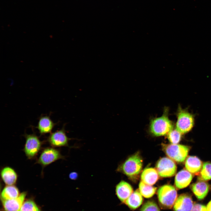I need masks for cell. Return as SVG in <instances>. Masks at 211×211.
<instances>
[{"instance_id":"6da1fadb","label":"cell","mask_w":211,"mask_h":211,"mask_svg":"<svg viewBox=\"0 0 211 211\" xmlns=\"http://www.w3.org/2000/svg\"><path fill=\"white\" fill-rule=\"evenodd\" d=\"M169 111L168 108H165L161 116L150 120L149 129L153 135L157 137L167 135L173 128V122L169 117Z\"/></svg>"},{"instance_id":"7a4b0ae2","label":"cell","mask_w":211,"mask_h":211,"mask_svg":"<svg viewBox=\"0 0 211 211\" xmlns=\"http://www.w3.org/2000/svg\"><path fill=\"white\" fill-rule=\"evenodd\" d=\"M159 204L164 209L171 208L177 198V192L173 186L166 185L160 187L157 190Z\"/></svg>"},{"instance_id":"3957f363","label":"cell","mask_w":211,"mask_h":211,"mask_svg":"<svg viewBox=\"0 0 211 211\" xmlns=\"http://www.w3.org/2000/svg\"><path fill=\"white\" fill-rule=\"evenodd\" d=\"M177 113L176 128L182 134L188 132L192 129L195 124L193 115L180 106H178Z\"/></svg>"},{"instance_id":"277c9868","label":"cell","mask_w":211,"mask_h":211,"mask_svg":"<svg viewBox=\"0 0 211 211\" xmlns=\"http://www.w3.org/2000/svg\"><path fill=\"white\" fill-rule=\"evenodd\" d=\"M142 166V161L138 154L128 158L118 169L121 171L129 177H134L137 175L141 171Z\"/></svg>"},{"instance_id":"5b68a950","label":"cell","mask_w":211,"mask_h":211,"mask_svg":"<svg viewBox=\"0 0 211 211\" xmlns=\"http://www.w3.org/2000/svg\"><path fill=\"white\" fill-rule=\"evenodd\" d=\"M25 142L23 149L26 156L29 159H35L42 149L43 143L34 133L25 134Z\"/></svg>"},{"instance_id":"8992f818","label":"cell","mask_w":211,"mask_h":211,"mask_svg":"<svg viewBox=\"0 0 211 211\" xmlns=\"http://www.w3.org/2000/svg\"><path fill=\"white\" fill-rule=\"evenodd\" d=\"M163 147L164 152L168 157L178 163L185 161L190 150L188 146L177 144H164Z\"/></svg>"},{"instance_id":"52a82bcc","label":"cell","mask_w":211,"mask_h":211,"mask_svg":"<svg viewBox=\"0 0 211 211\" xmlns=\"http://www.w3.org/2000/svg\"><path fill=\"white\" fill-rule=\"evenodd\" d=\"M60 151L54 147H47L44 148L35 164L40 165L44 168L59 159H64Z\"/></svg>"},{"instance_id":"ba28073f","label":"cell","mask_w":211,"mask_h":211,"mask_svg":"<svg viewBox=\"0 0 211 211\" xmlns=\"http://www.w3.org/2000/svg\"><path fill=\"white\" fill-rule=\"evenodd\" d=\"M156 167L159 175L162 177H172L175 175L177 170L175 163L172 159L167 157L160 159Z\"/></svg>"},{"instance_id":"9c48e42d","label":"cell","mask_w":211,"mask_h":211,"mask_svg":"<svg viewBox=\"0 0 211 211\" xmlns=\"http://www.w3.org/2000/svg\"><path fill=\"white\" fill-rule=\"evenodd\" d=\"M70 139L67 135L64 125L61 129L51 133L47 141L51 147H69L68 142Z\"/></svg>"},{"instance_id":"30bf717a","label":"cell","mask_w":211,"mask_h":211,"mask_svg":"<svg viewBox=\"0 0 211 211\" xmlns=\"http://www.w3.org/2000/svg\"><path fill=\"white\" fill-rule=\"evenodd\" d=\"M193 205L192 198L186 194L180 195L173 205L174 211H191Z\"/></svg>"},{"instance_id":"8fae6325","label":"cell","mask_w":211,"mask_h":211,"mask_svg":"<svg viewBox=\"0 0 211 211\" xmlns=\"http://www.w3.org/2000/svg\"><path fill=\"white\" fill-rule=\"evenodd\" d=\"M27 192H23L17 198L9 200H1L5 211H19L25 201Z\"/></svg>"},{"instance_id":"7c38bea8","label":"cell","mask_w":211,"mask_h":211,"mask_svg":"<svg viewBox=\"0 0 211 211\" xmlns=\"http://www.w3.org/2000/svg\"><path fill=\"white\" fill-rule=\"evenodd\" d=\"M116 194L120 200L124 203L133 192L132 187L128 183L122 181L116 186Z\"/></svg>"},{"instance_id":"4fadbf2b","label":"cell","mask_w":211,"mask_h":211,"mask_svg":"<svg viewBox=\"0 0 211 211\" xmlns=\"http://www.w3.org/2000/svg\"><path fill=\"white\" fill-rule=\"evenodd\" d=\"M193 178L191 173L185 169L179 171L176 175L175 184L178 189H181L187 187L191 182Z\"/></svg>"},{"instance_id":"5bb4252c","label":"cell","mask_w":211,"mask_h":211,"mask_svg":"<svg viewBox=\"0 0 211 211\" xmlns=\"http://www.w3.org/2000/svg\"><path fill=\"white\" fill-rule=\"evenodd\" d=\"M47 115L42 116L40 117L36 128L41 135L51 133L56 125Z\"/></svg>"},{"instance_id":"9a60e30c","label":"cell","mask_w":211,"mask_h":211,"mask_svg":"<svg viewBox=\"0 0 211 211\" xmlns=\"http://www.w3.org/2000/svg\"><path fill=\"white\" fill-rule=\"evenodd\" d=\"M1 178L6 185H15L18 179V175L12 168L6 166L3 168L1 171Z\"/></svg>"},{"instance_id":"2e32d148","label":"cell","mask_w":211,"mask_h":211,"mask_svg":"<svg viewBox=\"0 0 211 211\" xmlns=\"http://www.w3.org/2000/svg\"><path fill=\"white\" fill-rule=\"evenodd\" d=\"M191 189L197 199L203 200L207 194L209 189L208 184L203 181H200L192 184Z\"/></svg>"},{"instance_id":"e0dca14e","label":"cell","mask_w":211,"mask_h":211,"mask_svg":"<svg viewBox=\"0 0 211 211\" xmlns=\"http://www.w3.org/2000/svg\"><path fill=\"white\" fill-rule=\"evenodd\" d=\"M202 166L201 161L195 156H188L185 161V167L186 169L192 173H198L201 170Z\"/></svg>"},{"instance_id":"ac0fdd59","label":"cell","mask_w":211,"mask_h":211,"mask_svg":"<svg viewBox=\"0 0 211 211\" xmlns=\"http://www.w3.org/2000/svg\"><path fill=\"white\" fill-rule=\"evenodd\" d=\"M159 179L156 170L152 168L145 169L141 175V179L144 183L150 186L154 184Z\"/></svg>"},{"instance_id":"d6986e66","label":"cell","mask_w":211,"mask_h":211,"mask_svg":"<svg viewBox=\"0 0 211 211\" xmlns=\"http://www.w3.org/2000/svg\"><path fill=\"white\" fill-rule=\"evenodd\" d=\"M143 201L142 195L139 190H137L133 192L124 203L131 209L135 210L139 207Z\"/></svg>"},{"instance_id":"ffe728a7","label":"cell","mask_w":211,"mask_h":211,"mask_svg":"<svg viewBox=\"0 0 211 211\" xmlns=\"http://www.w3.org/2000/svg\"><path fill=\"white\" fill-rule=\"evenodd\" d=\"M18 188L15 185H6L1 193V200H9L16 198L20 195Z\"/></svg>"},{"instance_id":"44dd1931","label":"cell","mask_w":211,"mask_h":211,"mask_svg":"<svg viewBox=\"0 0 211 211\" xmlns=\"http://www.w3.org/2000/svg\"><path fill=\"white\" fill-rule=\"evenodd\" d=\"M139 187L141 194L146 198H149L153 196L156 190V188L147 185L142 181L140 182Z\"/></svg>"},{"instance_id":"7402d4cb","label":"cell","mask_w":211,"mask_h":211,"mask_svg":"<svg viewBox=\"0 0 211 211\" xmlns=\"http://www.w3.org/2000/svg\"><path fill=\"white\" fill-rule=\"evenodd\" d=\"M200 179L203 181L211 179V163H203L200 173Z\"/></svg>"},{"instance_id":"603a6c76","label":"cell","mask_w":211,"mask_h":211,"mask_svg":"<svg viewBox=\"0 0 211 211\" xmlns=\"http://www.w3.org/2000/svg\"><path fill=\"white\" fill-rule=\"evenodd\" d=\"M19 211H41L35 201L31 199L25 200Z\"/></svg>"},{"instance_id":"cb8c5ba5","label":"cell","mask_w":211,"mask_h":211,"mask_svg":"<svg viewBox=\"0 0 211 211\" xmlns=\"http://www.w3.org/2000/svg\"><path fill=\"white\" fill-rule=\"evenodd\" d=\"M182 134L176 128H173L167 134V137L171 144H177L181 140Z\"/></svg>"},{"instance_id":"d4e9b609","label":"cell","mask_w":211,"mask_h":211,"mask_svg":"<svg viewBox=\"0 0 211 211\" xmlns=\"http://www.w3.org/2000/svg\"><path fill=\"white\" fill-rule=\"evenodd\" d=\"M140 211H160V210L156 203L149 200L144 204Z\"/></svg>"},{"instance_id":"484cf974","label":"cell","mask_w":211,"mask_h":211,"mask_svg":"<svg viewBox=\"0 0 211 211\" xmlns=\"http://www.w3.org/2000/svg\"><path fill=\"white\" fill-rule=\"evenodd\" d=\"M191 211H207V207L199 204H194Z\"/></svg>"},{"instance_id":"4316f807","label":"cell","mask_w":211,"mask_h":211,"mask_svg":"<svg viewBox=\"0 0 211 211\" xmlns=\"http://www.w3.org/2000/svg\"><path fill=\"white\" fill-rule=\"evenodd\" d=\"M69 177L72 179H75L77 177V174L75 172H72L70 174Z\"/></svg>"},{"instance_id":"83f0119b","label":"cell","mask_w":211,"mask_h":211,"mask_svg":"<svg viewBox=\"0 0 211 211\" xmlns=\"http://www.w3.org/2000/svg\"><path fill=\"white\" fill-rule=\"evenodd\" d=\"M207 211H211V200L207 204Z\"/></svg>"}]
</instances>
